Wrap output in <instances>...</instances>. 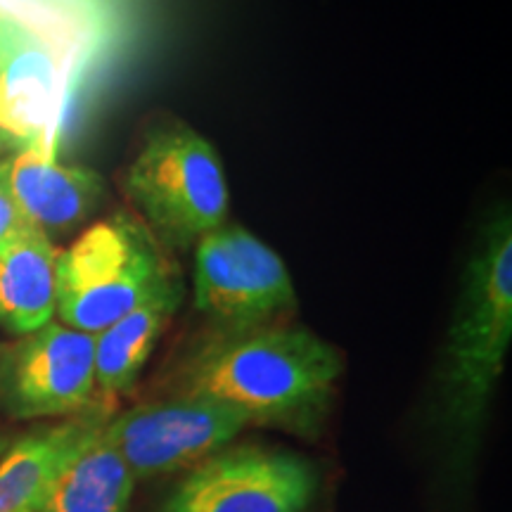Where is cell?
<instances>
[{"label":"cell","mask_w":512,"mask_h":512,"mask_svg":"<svg viewBox=\"0 0 512 512\" xmlns=\"http://www.w3.org/2000/svg\"><path fill=\"white\" fill-rule=\"evenodd\" d=\"M10 190L29 226L50 238L98 211L105 181L86 166L57 162L55 150L41 138L10 157Z\"/></svg>","instance_id":"9c48e42d"},{"label":"cell","mask_w":512,"mask_h":512,"mask_svg":"<svg viewBox=\"0 0 512 512\" xmlns=\"http://www.w3.org/2000/svg\"><path fill=\"white\" fill-rule=\"evenodd\" d=\"M316 484L313 465L297 453L226 446L192 467L162 512H306Z\"/></svg>","instance_id":"52a82bcc"},{"label":"cell","mask_w":512,"mask_h":512,"mask_svg":"<svg viewBox=\"0 0 512 512\" xmlns=\"http://www.w3.org/2000/svg\"><path fill=\"white\" fill-rule=\"evenodd\" d=\"M17 34H19V29L15 27V24L0 22V83H3V74H5V67H8L12 48H15ZM0 136H3V133H0Z\"/></svg>","instance_id":"9a60e30c"},{"label":"cell","mask_w":512,"mask_h":512,"mask_svg":"<svg viewBox=\"0 0 512 512\" xmlns=\"http://www.w3.org/2000/svg\"><path fill=\"white\" fill-rule=\"evenodd\" d=\"M3 147H5V138L0 136V155H3Z\"/></svg>","instance_id":"e0dca14e"},{"label":"cell","mask_w":512,"mask_h":512,"mask_svg":"<svg viewBox=\"0 0 512 512\" xmlns=\"http://www.w3.org/2000/svg\"><path fill=\"white\" fill-rule=\"evenodd\" d=\"M95 335L48 325L0 356V403L15 420L79 415L95 401Z\"/></svg>","instance_id":"ba28073f"},{"label":"cell","mask_w":512,"mask_h":512,"mask_svg":"<svg viewBox=\"0 0 512 512\" xmlns=\"http://www.w3.org/2000/svg\"><path fill=\"white\" fill-rule=\"evenodd\" d=\"M171 271L145 223L114 214L57 252L55 316L67 328L98 335L143 304Z\"/></svg>","instance_id":"277c9868"},{"label":"cell","mask_w":512,"mask_h":512,"mask_svg":"<svg viewBox=\"0 0 512 512\" xmlns=\"http://www.w3.org/2000/svg\"><path fill=\"white\" fill-rule=\"evenodd\" d=\"M112 413L110 396H100L88 411L72 415L60 425L43 427L27 437L10 441L0 456V512H34L50 475L83 432Z\"/></svg>","instance_id":"4fadbf2b"},{"label":"cell","mask_w":512,"mask_h":512,"mask_svg":"<svg viewBox=\"0 0 512 512\" xmlns=\"http://www.w3.org/2000/svg\"><path fill=\"white\" fill-rule=\"evenodd\" d=\"M124 188L162 247L192 249L228 223L230 190L221 155L181 119L147 128L126 169Z\"/></svg>","instance_id":"3957f363"},{"label":"cell","mask_w":512,"mask_h":512,"mask_svg":"<svg viewBox=\"0 0 512 512\" xmlns=\"http://www.w3.org/2000/svg\"><path fill=\"white\" fill-rule=\"evenodd\" d=\"M95 420L50 475L34 512H128L136 477Z\"/></svg>","instance_id":"30bf717a"},{"label":"cell","mask_w":512,"mask_h":512,"mask_svg":"<svg viewBox=\"0 0 512 512\" xmlns=\"http://www.w3.org/2000/svg\"><path fill=\"white\" fill-rule=\"evenodd\" d=\"M192 304L211 332L280 323L297 309L283 256L240 223H223L195 245Z\"/></svg>","instance_id":"5b68a950"},{"label":"cell","mask_w":512,"mask_h":512,"mask_svg":"<svg viewBox=\"0 0 512 512\" xmlns=\"http://www.w3.org/2000/svg\"><path fill=\"white\" fill-rule=\"evenodd\" d=\"M8 446H10V439L0 434V456H3V451H5V448H8Z\"/></svg>","instance_id":"2e32d148"},{"label":"cell","mask_w":512,"mask_h":512,"mask_svg":"<svg viewBox=\"0 0 512 512\" xmlns=\"http://www.w3.org/2000/svg\"><path fill=\"white\" fill-rule=\"evenodd\" d=\"M34 228L19 211L10 190V159H0V247H5L22 230Z\"/></svg>","instance_id":"5bb4252c"},{"label":"cell","mask_w":512,"mask_h":512,"mask_svg":"<svg viewBox=\"0 0 512 512\" xmlns=\"http://www.w3.org/2000/svg\"><path fill=\"white\" fill-rule=\"evenodd\" d=\"M342 368L337 347L316 332L268 323L211 332L178 368L174 394L226 403L249 425L313 437L328 418Z\"/></svg>","instance_id":"6da1fadb"},{"label":"cell","mask_w":512,"mask_h":512,"mask_svg":"<svg viewBox=\"0 0 512 512\" xmlns=\"http://www.w3.org/2000/svg\"><path fill=\"white\" fill-rule=\"evenodd\" d=\"M183 280L166 275L143 304L95 335V387L102 396L124 394L138 382L145 363L183 304Z\"/></svg>","instance_id":"8fae6325"},{"label":"cell","mask_w":512,"mask_h":512,"mask_svg":"<svg viewBox=\"0 0 512 512\" xmlns=\"http://www.w3.org/2000/svg\"><path fill=\"white\" fill-rule=\"evenodd\" d=\"M249 422L226 403L174 394L112 413L105 434L136 479L192 470L226 448Z\"/></svg>","instance_id":"8992f818"},{"label":"cell","mask_w":512,"mask_h":512,"mask_svg":"<svg viewBox=\"0 0 512 512\" xmlns=\"http://www.w3.org/2000/svg\"><path fill=\"white\" fill-rule=\"evenodd\" d=\"M512 344V219L486 221L467 261L439 368V411L458 439L475 437Z\"/></svg>","instance_id":"7a4b0ae2"},{"label":"cell","mask_w":512,"mask_h":512,"mask_svg":"<svg viewBox=\"0 0 512 512\" xmlns=\"http://www.w3.org/2000/svg\"><path fill=\"white\" fill-rule=\"evenodd\" d=\"M57 252L36 228L0 247V328L22 337L55 318Z\"/></svg>","instance_id":"7c38bea8"}]
</instances>
